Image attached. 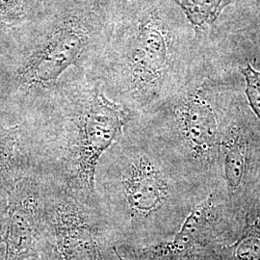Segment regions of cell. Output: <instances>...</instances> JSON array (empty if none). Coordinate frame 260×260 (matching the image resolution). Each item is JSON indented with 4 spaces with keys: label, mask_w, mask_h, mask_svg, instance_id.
I'll return each mask as SVG.
<instances>
[{
    "label": "cell",
    "mask_w": 260,
    "mask_h": 260,
    "mask_svg": "<svg viewBox=\"0 0 260 260\" xmlns=\"http://www.w3.org/2000/svg\"><path fill=\"white\" fill-rule=\"evenodd\" d=\"M245 226L211 190L170 239L144 247L119 245L117 250L136 260H221L223 246L235 241Z\"/></svg>",
    "instance_id": "cell-6"
},
{
    "label": "cell",
    "mask_w": 260,
    "mask_h": 260,
    "mask_svg": "<svg viewBox=\"0 0 260 260\" xmlns=\"http://www.w3.org/2000/svg\"><path fill=\"white\" fill-rule=\"evenodd\" d=\"M187 25L168 0L135 1L116 61L129 110L155 109L191 81L186 74L191 62Z\"/></svg>",
    "instance_id": "cell-2"
},
{
    "label": "cell",
    "mask_w": 260,
    "mask_h": 260,
    "mask_svg": "<svg viewBox=\"0 0 260 260\" xmlns=\"http://www.w3.org/2000/svg\"><path fill=\"white\" fill-rule=\"evenodd\" d=\"M77 112L55 177L49 178L84 202L100 205L96 193L100 161L128 126L131 111L94 86L84 93Z\"/></svg>",
    "instance_id": "cell-4"
},
{
    "label": "cell",
    "mask_w": 260,
    "mask_h": 260,
    "mask_svg": "<svg viewBox=\"0 0 260 260\" xmlns=\"http://www.w3.org/2000/svg\"><path fill=\"white\" fill-rule=\"evenodd\" d=\"M38 260H57V257H56L55 253H51V254L45 255V256H43V257H41L40 259Z\"/></svg>",
    "instance_id": "cell-17"
},
{
    "label": "cell",
    "mask_w": 260,
    "mask_h": 260,
    "mask_svg": "<svg viewBox=\"0 0 260 260\" xmlns=\"http://www.w3.org/2000/svg\"><path fill=\"white\" fill-rule=\"evenodd\" d=\"M253 221H256L260 223V197L257 201V204L255 205V207L251 213V217L248 219L247 222H253Z\"/></svg>",
    "instance_id": "cell-16"
},
{
    "label": "cell",
    "mask_w": 260,
    "mask_h": 260,
    "mask_svg": "<svg viewBox=\"0 0 260 260\" xmlns=\"http://www.w3.org/2000/svg\"><path fill=\"white\" fill-rule=\"evenodd\" d=\"M243 34L247 35L255 44L260 45V13L251 25L243 31Z\"/></svg>",
    "instance_id": "cell-15"
},
{
    "label": "cell",
    "mask_w": 260,
    "mask_h": 260,
    "mask_svg": "<svg viewBox=\"0 0 260 260\" xmlns=\"http://www.w3.org/2000/svg\"><path fill=\"white\" fill-rule=\"evenodd\" d=\"M90 35V30L80 20L66 23L32 55L20 75L30 84L54 82L71 66L75 65L89 44Z\"/></svg>",
    "instance_id": "cell-9"
},
{
    "label": "cell",
    "mask_w": 260,
    "mask_h": 260,
    "mask_svg": "<svg viewBox=\"0 0 260 260\" xmlns=\"http://www.w3.org/2000/svg\"><path fill=\"white\" fill-rule=\"evenodd\" d=\"M239 72L244 78V93L249 106L260 121V72L247 61L246 67H240Z\"/></svg>",
    "instance_id": "cell-13"
},
{
    "label": "cell",
    "mask_w": 260,
    "mask_h": 260,
    "mask_svg": "<svg viewBox=\"0 0 260 260\" xmlns=\"http://www.w3.org/2000/svg\"><path fill=\"white\" fill-rule=\"evenodd\" d=\"M45 178L57 260H119V241L100 205L86 203Z\"/></svg>",
    "instance_id": "cell-7"
},
{
    "label": "cell",
    "mask_w": 260,
    "mask_h": 260,
    "mask_svg": "<svg viewBox=\"0 0 260 260\" xmlns=\"http://www.w3.org/2000/svg\"><path fill=\"white\" fill-rule=\"evenodd\" d=\"M100 206L119 245L166 241L210 193L148 130H126L103 155L96 172Z\"/></svg>",
    "instance_id": "cell-1"
},
{
    "label": "cell",
    "mask_w": 260,
    "mask_h": 260,
    "mask_svg": "<svg viewBox=\"0 0 260 260\" xmlns=\"http://www.w3.org/2000/svg\"><path fill=\"white\" fill-rule=\"evenodd\" d=\"M6 199L5 260H38L55 253L46 178L39 172L21 178Z\"/></svg>",
    "instance_id": "cell-8"
},
{
    "label": "cell",
    "mask_w": 260,
    "mask_h": 260,
    "mask_svg": "<svg viewBox=\"0 0 260 260\" xmlns=\"http://www.w3.org/2000/svg\"><path fill=\"white\" fill-rule=\"evenodd\" d=\"M221 260H260L259 222H247L240 236L223 246Z\"/></svg>",
    "instance_id": "cell-12"
},
{
    "label": "cell",
    "mask_w": 260,
    "mask_h": 260,
    "mask_svg": "<svg viewBox=\"0 0 260 260\" xmlns=\"http://www.w3.org/2000/svg\"><path fill=\"white\" fill-rule=\"evenodd\" d=\"M213 190L246 224L260 197V121L239 90L233 93L223 117Z\"/></svg>",
    "instance_id": "cell-5"
},
{
    "label": "cell",
    "mask_w": 260,
    "mask_h": 260,
    "mask_svg": "<svg viewBox=\"0 0 260 260\" xmlns=\"http://www.w3.org/2000/svg\"><path fill=\"white\" fill-rule=\"evenodd\" d=\"M6 216H7V199H0V260H5V232H6Z\"/></svg>",
    "instance_id": "cell-14"
},
{
    "label": "cell",
    "mask_w": 260,
    "mask_h": 260,
    "mask_svg": "<svg viewBox=\"0 0 260 260\" xmlns=\"http://www.w3.org/2000/svg\"><path fill=\"white\" fill-rule=\"evenodd\" d=\"M116 252H117V255H118V258L119 260H136L133 259V258H129V257H125V256H123V255H121V253L118 251L117 250V248H116Z\"/></svg>",
    "instance_id": "cell-18"
},
{
    "label": "cell",
    "mask_w": 260,
    "mask_h": 260,
    "mask_svg": "<svg viewBox=\"0 0 260 260\" xmlns=\"http://www.w3.org/2000/svg\"><path fill=\"white\" fill-rule=\"evenodd\" d=\"M181 11L196 38L202 39L208 28L222 16L223 11L235 7L251 14L255 19L260 13V0H168Z\"/></svg>",
    "instance_id": "cell-11"
},
{
    "label": "cell",
    "mask_w": 260,
    "mask_h": 260,
    "mask_svg": "<svg viewBox=\"0 0 260 260\" xmlns=\"http://www.w3.org/2000/svg\"><path fill=\"white\" fill-rule=\"evenodd\" d=\"M34 173L19 140V126L0 125V197L7 198L17 182Z\"/></svg>",
    "instance_id": "cell-10"
},
{
    "label": "cell",
    "mask_w": 260,
    "mask_h": 260,
    "mask_svg": "<svg viewBox=\"0 0 260 260\" xmlns=\"http://www.w3.org/2000/svg\"><path fill=\"white\" fill-rule=\"evenodd\" d=\"M236 88L205 78L190 81L159 106V127H145L207 191L218 179L223 117Z\"/></svg>",
    "instance_id": "cell-3"
}]
</instances>
